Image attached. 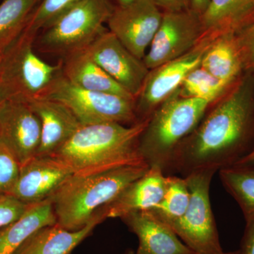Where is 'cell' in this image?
I'll use <instances>...</instances> for the list:
<instances>
[{"instance_id": "obj_21", "label": "cell", "mask_w": 254, "mask_h": 254, "mask_svg": "<svg viewBox=\"0 0 254 254\" xmlns=\"http://www.w3.org/2000/svg\"><path fill=\"white\" fill-rule=\"evenodd\" d=\"M200 66L227 86L232 84L245 66L236 32L219 36L205 52Z\"/></svg>"}, {"instance_id": "obj_35", "label": "cell", "mask_w": 254, "mask_h": 254, "mask_svg": "<svg viewBox=\"0 0 254 254\" xmlns=\"http://www.w3.org/2000/svg\"><path fill=\"white\" fill-rule=\"evenodd\" d=\"M252 160H254V152L253 153H252V154L249 155V156L247 157V158H246L245 159H244V160H242V161H240V163H244V162L252 161Z\"/></svg>"}, {"instance_id": "obj_20", "label": "cell", "mask_w": 254, "mask_h": 254, "mask_svg": "<svg viewBox=\"0 0 254 254\" xmlns=\"http://www.w3.org/2000/svg\"><path fill=\"white\" fill-rule=\"evenodd\" d=\"M57 223L50 198L30 204L19 218L0 227V254H14L35 232Z\"/></svg>"}, {"instance_id": "obj_30", "label": "cell", "mask_w": 254, "mask_h": 254, "mask_svg": "<svg viewBox=\"0 0 254 254\" xmlns=\"http://www.w3.org/2000/svg\"><path fill=\"white\" fill-rule=\"evenodd\" d=\"M237 36L243 53L245 66L254 69V22Z\"/></svg>"}, {"instance_id": "obj_37", "label": "cell", "mask_w": 254, "mask_h": 254, "mask_svg": "<svg viewBox=\"0 0 254 254\" xmlns=\"http://www.w3.org/2000/svg\"><path fill=\"white\" fill-rule=\"evenodd\" d=\"M125 254H135V253H133V252H128V253Z\"/></svg>"}, {"instance_id": "obj_26", "label": "cell", "mask_w": 254, "mask_h": 254, "mask_svg": "<svg viewBox=\"0 0 254 254\" xmlns=\"http://www.w3.org/2000/svg\"><path fill=\"white\" fill-rule=\"evenodd\" d=\"M228 87L200 66L189 73L177 91L183 98L204 100L213 103Z\"/></svg>"}, {"instance_id": "obj_36", "label": "cell", "mask_w": 254, "mask_h": 254, "mask_svg": "<svg viewBox=\"0 0 254 254\" xmlns=\"http://www.w3.org/2000/svg\"><path fill=\"white\" fill-rule=\"evenodd\" d=\"M222 254H240V250H236L234 251V252H227V253L224 252V253Z\"/></svg>"}, {"instance_id": "obj_23", "label": "cell", "mask_w": 254, "mask_h": 254, "mask_svg": "<svg viewBox=\"0 0 254 254\" xmlns=\"http://www.w3.org/2000/svg\"><path fill=\"white\" fill-rule=\"evenodd\" d=\"M222 185L240 205L245 219L254 215V160L219 170Z\"/></svg>"}, {"instance_id": "obj_28", "label": "cell", "mask_w": 254, "mask_h": 254, "mask_svg": "<svg viewBox=\"0 0 254 254\" xmlns=\"http://www.w3.org/2000/svg\"><path fill=\"white\" fill-rule=\"evenodd\" d=\"M20 168L14 155L0 143V195H9L17 180Z\"/></svg>"}, {"instance_id": "obj_7", "label": "cell", "mask_w": 254, "mask_h": 254, "mask_svg": "<svg viewBox=\"0 0 254 254\" xmlns=\"http://www.w3.org/2000/svg\"><path fill=\"white\" fill-rule=\"evenodd\" d=\"M215 170H204L187 175L190 191L188 208L170 228L196 254H222L216 223L210 200V188Z\"/></svg>"}, {"instance_id": "obj_19", "label": "cell", "mask_w": 254, "mask_h": 254, "mask_svg": "<svg viewBox=\"0 0 254 254\" xmlns=\"http://www.w3.org/2000/svg\"><path fill=\"white\" fill-rule=\"evenodd\" d=\"M61 62L64 76L75 86L89 91L120 95L136 101L92 59L86 49L70 53L62 58Z\"/></svg>"}, {"instance_id": "obj_17", "label": "cell", "mask_w": 254, "mask_h": 254, "mask_svg": "<svg viewBox=\"0 0 254 254\" xmlns=\"http://www.w3.org/2000/svg\"><path fill=\"white\" fill-rule=\"evenodd\" d=\"M121 220L138 237L135 254H196L150 210L133 212Z\"/></svg>"}, {"instance_id": "obj_39", "label": "cell", "mask_w": 254, "mask_h": 254, "mask_svg": "<svg viewBox=\"0 0 254 254\" xmlns=\"http://www.w3.org/2000/svg\"><path fill=\"white\" fill-rule=\"evenodd\" d=\"M0 102H1V100H0Z\"/></svg>"}, {"instance_id": "obj_40", "label": "cell", "mask_w": 254, "mask_h": 254, "mask_svg": "<svg viewBox=\"0 0 254 254\" xmlns=\"http://www.w3.org/2000/svg\"><path fill=\"white\" fill-rule=\"evenodd\" d=\"M0 54H1V53H0Z\"/></svg>"}, {"instance_id": "obj_13", "label": "cell", "mask_w": 254, "mask_h": 254, "mask_svg": "<svg viewBox=\"0 0 254 254\" xmlns=\"http://www.w3.org/2000/svg\"><path fill=\"white\" fill-rule=\"evenodd\" d=\"M41 139V121L28 103L0 102V143L20 165L36 156Z\"/></svg>"}, {"instance_id": "obj_1", "label": "cell", "mask_w": 254, "mask_h": 254, "mask_svg": "<svg viewBox=\"0 0 254 254\" xmlns=\"http://www.w3.org/2000/svg\"><path fill=\"white\" fill-rule=\"evenodd\" d=\"M254 85L247 76L224 97L174 151L165 175L236 165L254 152Z\"/></svg>"}, {"instance_id": "obj_4", "label": "cell", "mask_w": 254, "mask_h": 254, "mask_svg": "<svg viewBox=\"0 0 254 254\" xmlns=\"http://www.w3.org/2000/svg\"><path fill=\"white\" fill-rule=\"evenodd\" d=\"M212 103L183 98L175 91L148 119L138 140V151L149 167L164 172L177 147L190 136Z\"/></svg>"}, {"instance_id": "obj_2", "label": "cell", "mask_w": 254, "mask_h": 254, "mask_svg": "<svg viewBox=\"0 0 254 254\" xmlns=\"http://www.w3.org/2000/svg\"><path fill=\"white\" fill-rule=\"evenodd\" d=\"M147 122L131 126L115 123L81 125L52 156L66 164L74 174L145 163L138 151V140Z\"/></svg>"}, {"instance_id": "obj_27", "label": "cell", "mask_w": 254, "mask_h": 254, "mask_svg": "<svg viewBox=\"0 0 254 254\" xmlns=\"http://www.w3.org/2000/svg\"><path fill=\"white\" fill-rule=\"evenodd\" d=\"M82 0H40L24 31L38 36L40 32Z\"/></svg>"}, {"instance_id": "obj_32", "label": "cell", "mask_w": 254, "mask_h": 254, "mask_svg": "<svg viewBox=\"0 0 254 254\" xmlns=\"http://www.w3.org/2000/svg\"><path fill=\"white\" fill-rule=\"evenodd\" d=\"M164 11H177L190 9V0H153Z\"/></svg>"}, {"instance_id": "obj_11", "label": "cell", "mask_w": 254, "mask_h": 254, "mask_svg": "<svg viewBox=\"0 0 254 254\" xmlns=\"http://www.w3.org/2000/svg\"><path fill=\"white\" fill-rule=\"evenodd\" d=\"M163 12L153 0H134L115 6L107 25L127 49L143 60L158 31Z\"/></svg>"}, {"instance_id": "obj_25", "label": "cell", "mask_w": 254, "mask_h": 254, "mask_svg": "<svg viewBox=\"0 0 254 254\" xmlns=\"http://www.w3.org/2000/svg\"><path fill=\"white\" fill-rule=\"evenodd\" d=\"M166 176V187L163 198L150 211L160 221L170 226L186 212L190 203V191L185 177Z\"/></svg>"}, {"instance_id": "obj_14", "label": "cell", "mask_w": 254, "mask_h": 254, "mask_svg": "<svg viewBox=\"0 0 254 254\" xmlns=\"http://www.w3.org/2000/svg\"><path fill=\"white\" fill-rule=\"evenodd\" d=\"M73 174L59 159L37 155L21 165L9 195L26 204L38 203L49 198Z\"/></svg>"}, {"instance_id": "obj_9", "label": "cell", "mask_w": 254, "mask_h": 254, "mask_svg": "<svg viewBox=\"0 0 254 254\" xmlns=\"http://www.w3.org/2000/svg\"><path fill=\"white\" fill-rule=\"evenodd\" d=\"M218 36L205 34L186 54L150 70L135 101L138 121L148 120L159 105L180 88L189 73L200 66L205 52Z\"/></svg>"}, {"instance_id": "obj_33", "label": "cell", "mask_w": 254, "mask_h": 254, "mask_svg": "<svg viewBox=\"0 0 254 254\" xmlns=\"http://www.w3.org/2000/svg\"><path fill=\"white\" fill-rule=\"evenodd\" d=\"M209 1L210 0H190V9L201 15L206 9Z\"/></svg>"}, {"instance_id": "obj_22", "label": "cell", "mask_w": 254, "mask_h": 254, "mask_svg": "<svg viewBox=\"0 0 254 254\" xmlns=\"http://www.w3.org/2000/svg\"><path fill=\"white\" fill-rule=\"evenodd\" d=\"M254 13V0H210L200 15L205 34L236 32Z\"/></svg>"}, {"instance_id": "obj_10", "label": "cell", "mask_w": 254, "mask_h": 254, "mask_svg": "<svg viewBox=\"0 0 254 254\" xmlns=\"http://www.w3.org/2000/svg\"><path fill=\"white\" fill-rule=\"evenodd\" d=\"M204 36L200 15L193 10L164 11L143 63L148 69L158 67L186 54Z\"/></svg>"}, {"instance_id": "obj_5", "label": "cell", "mask_w": 254, "mask_h": 254, "mask_svg": "<svg viewBox=\"0 0 254 254\" xmlns=\"http://www.w3.org/2000/svg\"><path fill=\"white\" fill-rule=\"evenodd\" d=\"M36 36L23 30L0 54V100L29 103L43 98L63 76L61 60L48 63L34 50Z\"/></svg>"}, {"instance_id": "obj_16", "label": "cell", "mask_w": 254, "mask_h": 254, "mask_svg": "<svg viewBox=\"0 0 254 254\" xmlns=\"http://www.w3.org/2000/svg\"><path fill=\"white\" fill-rule=\"evenodd\" d=\"M28 105L41 124V144L38 156L54 155L82 125L68 107L57 100L39 98Z\"/></svg>"}, {"instance_id": "obj_34", "label": "cell", "mask_w": 254, "mask_h": 254, "mask_svg": "<svg viewBox=\"0 0 254 254\" xmlns=\"http://www.w3.org/2000/svg\"><path fill=\"white\" fill-rule=\"evenodd\" d=\"M112 4L115 6H123L131 3L134 0H110Z\"/></svg>"}, {"instance_id": "obj_18", "label": "cell", "mask_w": 254, "mask_h": 254, "mask_svg": "<svg viewBox=\"0 0 254 254\" xmlns=\"http://www.w3.org/2000/svg\"><path fill=\"white\" fill-rule=\"evenodd\" d=\"M105 219L100 210L86 226L70 231L58 223L40 229L30 237L14 254H71Z\"/></svg>"}, {"instance_id": "obj_29", "label": "cell", "mask_w": 254, "mask_h": 254, "mask_svg": "<svg viewBox=\"0 0 254 254\" xmlns=\"http://www.w3.org/2000/svg\"><path fill=\"white\" fill-rule=\"evenodd\" d=\"M9 195H0V227L14 221L27 209L28 205Z\"/></svg>"}, {"instance_id": "obj_6", "label": "cell", "mask_w": 254, "mask_h": 254, "mask_svg": "<svg viewBox=\"0 0 254 254\" xmlns=\"http://www.w3.org/2000/svg\"><path fill=\"white\" fill-rule=\"evenodd\" d=\"M115 6L110 0H82L40 32L36 41L43 53L62 58L86 49L101 33Z\"/></svg>"}, {"instance_id": "obj_38", "label": "cell", "mask_w": 254, "mask_h": 254, "mask_svg": "<svg viewBox=\"0 0 254 254\" xmlns=\"http://www.w3.org/2000/svg\"><path fill=\"white\" fill-rule=\"evenodd\" d=\"M1 1V0H0V1Z\"/></svg>"}, {"instance_id": "obj_3", "label": "cell", "mask_w": 254, "mask_h": 254, "mask_svg": "<svg viewBox=\"0 0 254 254\" xmlns=\"http://www.w3.org/2000/svg\"><path fill=\"white\" fill-rule=\"evenodd\" d=\"M149 168L143 163L95 173L73 174L49 198L58 225L70 231L83 228L98 210L115 200Z\"/></svg>"}, {"instance_id": "obj_12", "label": "cell", "mask_w": 254, "mask_h": 254, "mask_svg": "<svg viewBox=\"0 0 254 254\" xmlns=\"http://www.w3.org/2000/svg\"><path fill=\"white\" fill-rule=\"evenodd\" d=\"M92 59L136 99L150 69L107 29L86 48Z\"/></svg>"}, {"instance_id": "obj_24", "label": "cell", "mask_w": 254, "mask_h": 254, "mask_svg": "<svg viewBox=\"0 0 254 254\" xmlns=\"http://www.w3.org/2000/svg\"><path fill=\"white\" fill-rule=\"evenodd\" d=\"M40 0H1L0 53L21 34Z\"/></svg>"}, {"instance_id": "obj_31", "label": "cell", "mask_w": 254, "mask_h": 254, "mask_svg": "<svg viewBox=\"0 0 254 254\" xmlns=\"http://www.w3.org/2000/svg\"><path fill=\"white\" fill-rule=\"evenodd\" d=\"M245 220V232L239 250L240 254H254V215Z\"/></svg>"}, {"instance_id": "obj_15", "label": "cell", "mask_w": 254, "mask_h": 254, "mask_svg": "<svg viewBox=\"0 0 254 254\" xmlns=\"http://www.w3.org/2000/svg\"><path fill=\"white\" fill-rule=\"evenodd\" d=\"M167 176L158 167H150L144 175L130 184L109 204L100 209L105 219H121L127 214L150 210L163 198Z\"/></svg>"}, {"instance_id": "obj_8", "label": "cell", "mask_w": 254, "mask_h": 254, "mask_svg": "<svg viewBox=\"0 0 254 254\" xmlns=\"http://www.w3.org/2000/svg\"><path fill=\"white\" fill-rule=\"evenodd\" d=\"M43 98L57 100L68 107L82 125L138 123L135 100L120 95L83 89L70 83L64 75Z\"/></svg>"}]
</instances>
